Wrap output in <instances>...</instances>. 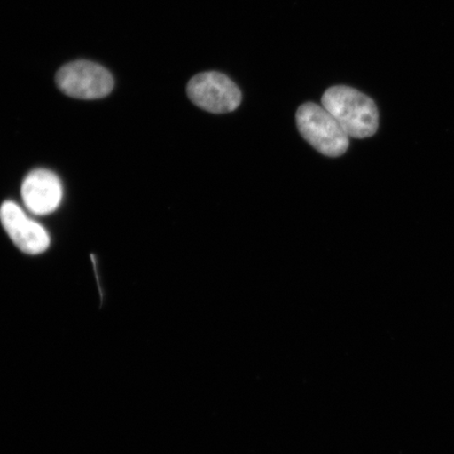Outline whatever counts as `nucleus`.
<instances>
[{
	"label": "nucleus",
	"mask_w": 454,
	"mask_h": 454,
	"mask_svg": "<svg viewBox=\"0 0 454 454\" xmlns=\"http://www.w3.org/2000/svg\"><path fill=\"white\" fill-rule=\"evenodd\" d=\"M322 106L332 114L349 137H372L379 127L376 104L359 90L337 85L329 88L322 96Z\"/></svg>",
	"instance_id": "f257e3e1"
},
{
	"label": "nucleus",
	"mask_w": 454,
	"mask_h": 454,
	"mask_svg": "<svg viewBox=\"0 0 454 454\" xmlns=\"http://www.w3.org/2000/svg\"><path fill=\"white\" fill-rule=\"evenodd\" d=\"M296 121L301 136L321 154L336 158L348 151L349 136L325 106L306 102L299 107Z\"/></svg>",
	"instance_id": "f03ea898"
},
{
	"label": "nucleus",
	"mask_w": 454,
	"mask_h": 454,
	"mask_svg": "<svg viewBox=\"0 0 454 454\" xmlns=\"http://www.w3.org/2000/svg\"><path fill=\"white\" fill-rule=\"evenodd\" d=\"M56 84L69 98L94 100L110 95L115 82L106 67L89 60H76L57 72Z\"/></svg>",
	"instance_id": "7ed1b4c3"
},
{
	"label": "nucleus",
	"mask_w": 454,
	"mask_h": 454,
	"mask_svg": "<svg viewBox=\"0 0 454 454\" xmlns=\"http://www.w3.org/2000/svg\"><path fill=\"white\" fill-rule=\"evenodd\" d=\"M187 96L198 107L213 114L235 111L242 101L237 84L219 72L197 74L187 84Z\"/></svg>",
	"instance_id": "20e7f679"
},
{
	"label": "nucleus",
	"mask_w": 454,
	"mask_h": 454,
	"mask_svg": "<svg viewBox=\"0 0 454 454\" xmlns=\"http://www.w3.org/2000/svg\"><path fill=\"white\" fill-rule=\"evenodd\" d=\"M0 221L15 246L28 254L47 251L50 237L43 226L27 217L12 201H5L0 207Z\"/></svg>",
	"instance_id": "39448f33"
},
{
	"label": "nucleus",
	"mask_w": 454,
	"mask_h": 454,
	"mask_svg": "<svg viewBox=\"0 0 454 454\" xmlns=\"http://www.w3.org/2000/svg\"><path fill=\"white\" fill-rule=\"evenodd\" d=\"M62 185L57 176L48 169H36L22 183L21 197L26 207L38 215L56 211L62 200Z\"/></svg>",
	"instance_id": "423d86ee"
}]
</instances>
